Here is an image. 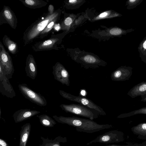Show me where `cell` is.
Here are the masks:
<instances>
[{
  "label": "cell",
  "instance_id": "1",
  "mask_svg": "<svg viewBox=\"0 0 146 146\" xmlns=\"http://www.w3.org/2000/svg\"><path fill=\"white\" fill-rule=\"evenodd\" d=\"M53 117L59 123L74 127L78 132L87 133H95L113 127L111 125L99 124L93 120L76 116L66 117L54 115Z\"/></svg>",
  "mask_w": 146,
  "mask_h": 146
},
{
  "label": "cell",
  "instance_id": "2",
  "mask_svg": "<svg viewBox=\"0 0 146 146\" xmlns=\"http://www.w3.org/2000/svg\"><path fill=\"white\" fill-rule=\"evenodd\" d=\"M61 11L58 9L52 14L48 12L44 14L26 30L23 34L24 45L31 44L39 38L40 34L47 25L54 19L60 17Z\"/></svg>",
  "mask_w": 146,
  "mask_h": 146
},
{
  "label": "cell",
  "instance_id": "3",
  "mask_svg": "<svg viewBox=\"0 0 146 146\" xmlns=\"http://www.w3.org/2000/svg\"><path fill=\"white\" fill-rule=\"evenodd\" d=\"M74 53L70 54L72 59L85 69H96L100 66H105L107 64L105 61L93 53L76 50Z\"/></svg>",
  "mask_w": 146,
  "mask_h": 146
},
{
  "label": "cell",
  "instance_id": "4",
  "mask_svg": "<svg viewBox=\"0 0 146 146\" xmlns=\"http://www.w3.org/2000/svg\"><path fill=\"white\" fill-rule=\"evenodd\" d=\"M59 106L66 113L86 117L92 120L98 118L100 115L97 111L79 104H62Z\"/></svg>",
  "mask_w": 146,
  "mask_h": 146
},
{
  "label": "cell",
  "instance_id": "5",
  "mask_svg": "<svg viewBox=\"0 0 146 146\" xmlns=\"http://www.w3.org/2000/svg\"><path fill=\"white\" fill-rule=\"evenodd\" d=\"M68 33L64 31L60 34H52L48 39L34 44L32 45V48L35 52L58 50L60 47L58 46L61 43L63 38Z\"/></svg>",
  "mask_w": 146,
  "mask_h": 146
},
{
  "label": "cell",
  "instance_id": "6",
  "mask_svg": "<svg viewBox=\"0 0 146 146\" xmlns=\"http://www.w3.org/2000/svg\"><path fill=\"white\" fill-rule=\"evenodd\" d=\"M59 92L60 95L63 98L94 110L98 112L100 115H106V114L102 108L87 98L80 96H74L62 90H60Z\"/></svg>",
  "mask_w": 146,
  "mask_h": 146
},
{
  "label": "cell",
  "instance_id": "7",
  "mask_svg": "<svg viewBox=\"0 0 146 146\" xmlns=\"http://www.w3.org/2000/svg\"><path fill=\"white\" fill-rule=\"evenodd\" d=\"M124 140V134L123 132L117 130H112L98 136L86 145H90L95 143L104 144L118 143L123 141Z\"/></svg>",
  "mask_w": 146,
  "mask_h": 146
},
{
  "label": "cell",
  "instance_id": "8",
  "mask_svg": "<svg viewBox=\"0 0 146 146\" xmlns=\"http://www.w3.org/2000/svg\"><path fill=\"white\" fill-rule=\"evenodd\" d=\"M18 88L23 96L31 102L40 106H46L47 102L44 97L40 93L33 91L26 84H19Z\"/></svg>",
  "mask_w": 146,
  "mask_h": 146
},
{
  "label": "cell",
  "instance_id": "9",
  "mask_svg": "<svg viewBox=\"0 0 146 146\" xmlns=\"http://www.w3.org/2000/svg\"><path fill=\"white\" fill-rule=\"evenodd\" d=\"M0 66L2 68L7 78L9 79L11 78L14 72L12 59L1 41Z\"/></svg>",
  "mask_w": 146,
  "mask_h": 146
},
{
  "label": "cell",
  "instance_id": "10",
  "mask_svg": "<svg viewBox=\"0 0 146 146\" xmlns=\"http://www.w3.org/2000/svg\"><path fill=\"white\" fill-rule=\"evenodd\" d=\"M52 69V74L54 79L63 85L69 86L70 74L63 65L57 62L53 66Z\"/></svg>",
  "mask_w": 146,
  "mask_h": 146
},
{
  "label": "cell",
  "instance_id": "11",
  "mask_svg": "<svg viewBox=\"0 0 146 146\" xmlns=\"http://www.w3.org/2000/svg\"><path fill=\"white\" fill-rule=\"evenodd\" d=\"M17 20L13 11L9 7L4 5L0 14V25L7 23L13 29H15Z\"/></svg>",
  "mask_w": 146,
  "mask_h": 146
},
{
  "label": "cell",
  "instance_id": "12",
  "mask_svg": "<svg viewBox=\"0 0 146 146\" xmlns=\"http://www.w3.org/2000/svg\"><path fill=\"white\" fill-rule=\"evenodd\" d=\"M0 92L2 94L7 97L12 98L16 96L15 91L9 79L5 75L0 66Z\"/></svg>",
  "mask_w": 146,
  "mask_h": 146
},
{
  "label": "cell",
  "instance_id": "13",
  "mask_svg": "<svg viewBox=\"0 0 146 146\" xmlns=\"http://www.w3.org/2000/svg\"><path fill=\"white\" fill-rule=\"evenodd\" d=\"M133 68L121 66L112 72L111 75L112 80L123 81L128 80L132 74Z\"/></svg>",
  "mask_w": 146,
  "mask_h": 146
},
{
  "label": "cell",
  "instance_id": "14",
  "mask_svg": "<svg viewBox=\"0 0 146 146\" xmlns=\"http://www.w3.org/2000/svg\"><path fill=\"white\" fill-rule=\"evenodd\" d=\"M134 31L135 29L132 28L125 30L115 26L106 28L105 30L99 33L100 36L102 37H120L123 35H126L127 33Z\"/></svg>",
  "mask_w": 146,
  "mask_h": 146
},
{
  "label": "cell",
  "instance_id": "15",
  "mask_svg": "<svg viewBox=\"0 0 146 146\" xmlns=\"http://www.w3.org/2000/svg\"><path fill=\"white\" fill-rule=\"evenodd\" d=\"M40 113L39 111L30 109H21L15 111L13 116L15 122L18 123L30 118Z\"/></svg>",
  "mask_w": 146,
  "mask_h": 146
},
{
  "label": "cell",
  "instance_id": "16",
  "mask_svg": "<svg viewBox=\"0 0 146 146\" xmlns=\"http://www.w3.org/2000/svg\"><path fill=\"white\" fill-rule=\"evenodd\" d=\"M25 69L27 76L33 80L35 78L37 74V69L35 59L32 54H29L27 57Z\"/></svg>",
  "mask_w": 146,
  "mask_h": 146
},
{
  "label": "cell",
  "instance_id": "17",
  "mask_svg": "<svg viewBox=\"0 0 146 146\" xmlns=\"http://www.w3.org/2000/svg\"><path fill=\"white\" fill-rule=\"evenodd\" d=\"M146 94V81H143L134 86L127 92L132 98Z\"/></svg>",
  "mask_w": 146,
  "mask_h": 146
},
{
  "label": "cell",
  "instance_id": "18",
  "mask_svg": "<svg viewBox=\"0 0 146 146\" xmlns=\"http://www.w3.org/2000/svg\"><path fill=\"white\" fill-rule=\"evenodd\" d=\"M31 129L30 123H26L21 127L20 132L19 146H26Z\"/></svg>",
  "mask_w": 146,
  "mask_h": 146
},
{
  "label": "cell",
  "instance_id": "19",
  "mask_svg": "<svg viewBox=\"0 0 146 146\" xmlns=\"http://www.w3.org/2000/svg\"><path fill=\"white\" fill-rule=\"evenodd\" d=\"M2 41L4 45L10 53L15 54L18 52V46L17 43L11 40L7 35H4Z\"/></svg>",
  "mask_w": 146,
  "mask_h": 146
},
{
  "label": "cell",
  "instance_id": "20",
  "mask_svg": "<svg viewBox=\"0 0 146 146\" xmlns=\"http://www.w3.org/2000/svg\"><path fill=\"white\" fill-rule=\"evenodd\" d=\"M122 16V15L120 13L111 10L102 12L94 16L90 20L93 21L101 19L113 18Z\"/></svg>",
  "mask_w": 146,
  "mask_h": 146
},
{
  "label": "cell",
  "instance_id": "21",
  "mask_svg": "<svg viewBox=\"0 0 146 146\" xmlns=\"http://www.w3.org/2000/svg\"><path fill=\"white\" fill-rule=\"evenodd\" d=\"M131 131L141 139L146 140V122L140 123L131 128Z\"/></svg>",
  "mask_w": 146,
  "mask_h": 146
},
{
  "label": "cell",
  "instance_id": "22",
  "mask_svg": "<svg viewBox=\"0 0 146 146\" xmlns=\"http://www.w3.org/2000/svg\"><path fill=\"white\" fill-rule=\"evenodd\" d=\"M25 6L29 8L36 9L44 7L47 3L42 0H19Z\"/></svg>",
  "mask_w": 146,
  "mask_h": 146
},
{
  "label": "cell",
  "instance_id": "23",
  "mask_svg": "<svg viewBox=\"0 0 146 146\" xmlns=\"http://www.w3.org/2000/svg\"><path fill=\"white\" fill-rule=\"evenodd\" d=\"M76 17V15L73 14H70L65 17L63 21L60 24L61 27V30L67 32H68Z\"/></svg>",
  "mask_w": 146,
  "mask_h": 146
},
{
  "label": "cell",
  "instance_id": "24",
  "mask_svg": "<svg viewBox=\"0 0 146 146\" xmlns=\"http://www.w3.org/2000/svg\"><path fill=\"white\" fill-rule=\"evenodd\" d=\"M40 123L46 127H52L56 124V121L46 114H42L37 116Z\"/></svg>",
  "mask_w": 146,
  "mask_h": 146
},
{
  "label": "cell",
  "instance_id": "25",
  "mask_svg": "<svg viewBox=\"0 0 146 146\" xmlns=\"http://www.w3.org/2000/svg\"><path fill=\"white\" fill-rule=\"evenodd\" d=\"M138 50L141 60L146 64V36L140 43Z\"/></svg>",
  "mask_w": 146,
  "mask_h": 146
},
{
  "label": "cell",
  "instance_id": "26",
  "mask_svg": "<svg viewBox=\"0 0 146 146\" xmlns=\"http://www.w3.org/2000/svg\"><path fill=\"white\" fill-rule=\"evenodd\" d=\"M83 0H66L65 2V7L68 9H74L79 7L84 3Z\"/></svg>",
  "mask_w": 146,
  "mask_h": 146
},
{
  "label": "cell",
  "instance_id": "27",
  "mask_svg": "<svg viewBox=\"0 0 146 146\" xmlns=\"http://www.w3.org/2000/svg\"><path fill=\"white\" fill-rule=\"evenodd\" d=\"M60 18V17L57 18L50 22L40 34L39 38L42 39L46 37L50 33V31L59 21Z\"/></svg>",
  "mask_w": 146,
  "mask_h": 146
},
{
  "label": "cell",
  "instance_id": "28",
  "mask_svg": "<svg viewBox=\"0 0 146 146\" xmlns=\"http://www.w3.org/2000/svg\"><path fill=\"white\" fill-rule=\"evenodd\" d=\"M138 114H146V107L142 108L128 113H124L119 115L117 118H124L130 117Z\"/></svg>",
  "mask_w": 146,
  "mask_h": 146
},
{
  "label": "cell",
  "instance_id": "29",
  "mask_svg": "<svg viewBox=\"0 0 146 146\" xmlns=\"http://www.w3.org/2000/svg\"><path fill=\"white\" fill-rule=\"evenodd\" d=\"M143 0H128L126 2L125 6L128 10L133 9L139 5Z\"/></svg>",
  "mask_w": 146,
  "mask_h": 146
},
{
  "label": "cell",
  "instance_id": "30",
  "mask_svg": "<svg viewBox=\"0 0 146 146\" xmlns=\"http://www.w3.org/2000/svg\"><path fill=\"white\" fill-rule=\"evenodd\" d=\"M104 146H142L141 143H135L133 144L127 145H110Z\"/></svg>",
  "mask_w": 146,
  "mask_h": 146
},
{
  "label": "cell",
  "instance_id": "31",
  "mask_svg": "<svg viewBox=\"0 0 146 146\" xmlns=\"http://www.w3.org/2000/svg\"><path fill=\"white\" fill-rule=\"evenodd\" d=\"M54 6L51 5H50L48 8V12L50 14H52L54 12Z\"/></svg>",
  "mask_w": 146,
  "mask_h": 146
},
{
  "label": "cell",
  "instance_id": "32",
  "mask_svg": "<svg viewBox=\"0 0 146 146\" xmlns=\"http://www.w3.org/2000/svg\"><path fill=\"white\" fill-rule=\"evenodd\" d=\"M53 29L54 30L57 31L61 30L60 24V23H56L54 25Z\"/></svg>",
  "mask_w": 146,
  "mask_h": 146
},
{
  "label": "cell",
  "instance_id": "33",
  "mask_svg": "<svg viewBox=\"0 0 146 146\" xmlns=\"http://www.w3.org/2000/svg\"><path fill=\"white\" fill-rule=\"evenodd\" d=\"M0 146H9L7 143L3 140L0 139Z\"/></svg>",
  "mask_w": 146,
  "mask_h": 146
},
{
  "label": "cell",
  "instance_id": "34",
  "mask_svg": "<svg viewBox=\"0 0 146 146\" xmlns=\"http://www.w3.org/2000/svg\"><path fill=\"white\" fill-rule=\"evenodd\" d=\"M141 96V101L143 102H146V94Z\"/></svg>",
  "mask_w": 146,
  "mask_h": 146
},
{
  "label": "cell",
  "instance_id": "35",
  "mask_svg": "<svg viewBox=\"0 0 146 146\" xmlns=\"http://www.w3.org/2000/svg\"><path fill=\"white\" fill-rule=\"evenodd\" d=\"M142 146H146V141L141 143Z\"/></svg>",
  "mask_w": 146,
  "mask_h": 146
},
{
  "label": "cell",
  "instance_id": "36",
  "mask_svg": "<svg viewBox=\"0 0 146 146\" xmlns=\"http://www.w3.org/2000/svg\"><path fill=\"white\" fill-rule=\"evenodd\" d=\"M80 146L79 145H78V146Z\"/></svg>",
  "mask_w": 146,
  "mask_h": 146
}]
</instances>
